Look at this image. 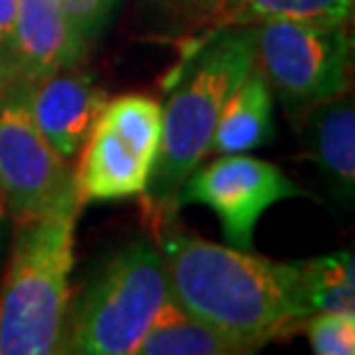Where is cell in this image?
Segmentation results:
<instances>
[{
  "mask_svg": "<svg viewBox=\"0 0 355 355\" xmlns=\"http://www.w3.org/2000/svg\"><path fill=\"white\" fill-rule=\"evenodd\" d=\"M168 293L182 311L243 353L286 337L311 314L300 263H277L178 231H157Z\"/></svg>",
  "mask_w": 355,
  "mask_h": 355,
  "instance_id": "1",
  "label": "cell"
},
{
  "mask_svg": "<svg viewBox=\"0 0 355 355\" xmlns=\"http://www.w3.org/2000/svg\"><path fill=\"white\" fill-rule=\"evenodd\" d=\"M254 67L252 26L219 28L184 49L180 69L162 106V139L141 201L155 233L180 210L178 196L208 155L222 106Z\"/></svg>",
  "mask_w": 355,
  "mask_h": 355,
  "instance_id": "2",
  "label": "cell"
},
{
  "mask_svg": "<svg viewBox=\"0 0 355 355\" xmlns=\"http://www.w3.org/2000/svg\"><path fill=\"white\" fill-rule=\"evenodd\" d=\"M81 205L72 175L46 208L17 222L0 284V355L60 353Z\"/></svg>",
  "mask_w": 355,
  "mask_h": 355,
  "instance_id": "3",
  "label": "cell"
},
{
  "mask_svg": "<svg viewBox=\"0 0 355 355\" xmlns=\"http://www.w3.org/2000/svg\"><path fill=\"white\" fill-rule=\"evenodd\" d=\"M168 295L157 245L134 240L90 282L72 318L67 316L60 353L134 355Z\"/></svg>",
  "mask_w": 355,
  "mask_h": 355,
  "instance_id": "4",
  "label": "cell"
},
{
  "mask_svg": "<svg viewBox=\"0 0 355 355\" xmlns=\"http://www.w3.org/2000/svg\"><path fill=\"white\" fill-rule=\"evenodd\" d=\"M254 67L293 116L349 90L353 44L344 24L275 19L252 26Z\"/></svg>",
  "mask_w": 355,
  "mask_h": 355,
  "instance_id": "5",
  "label": "cell"
},
{
  "mask_svg": "<svg viewBox=\"0 0 355 355\" xmlns=\"http://www.w3.org/2000/svg\"><path fill=\"white\" fill-rule=\"evenodd\" d=\"M162 139V104L148 95L109 99L92 125L74 184L86 201L141 196L150 180Z\"/></svg>",
  "mask_w": 355,
  "mask_h": 355,
  "instance_id": "6",
  "label": "cell"
},
{
  "mask_svg": "<svg viewBox=\"0 0 355 355\" xmlns=\"http://www.w3.org/2000/svg\"><path fill=\"white\" fill-rule=\"evenodd\" d=\"M307 196L279 166L250 155H222L208 166L194 168L184 180L178 203H201L222 222L226 245L252 252L254 231L270 205Z\"/></svg>",
  "mask_w": 355,
  "mask_h": 355,
  "instance_id": "7",
  "label": "cell"
},
{
  "mask_svg": "<svg viewBox=\"0 0 355 355\" xmlns=\"http://www.w3.org/2000/svg\"><path fill=\"white\" fill-rule=\"evenodd\" d=\"M72 173L28 106V86L12 81L0 97V215L14 222L46 208Z\"/></svg>",
  "mask_w": 355,
  "mask_h": 355,
  "instance_id": "8",
  "label": "cell"
},
{
  "mask_svg": "<svg viewBox=\"0 0 355 355\" xmlns=\"http://www.w3.org/2000/svg\"><path fill=\"white\" fill-rule=\"evenodd\" d=\"M106 102V90L72 67L28 86V106L35 123L65 159L81 150Z\"/></svg>",
  "mask_w": 355,
  "mask_h": 355,
  "instance_id": "9",
  "label": "cell"
},
{
  "mask_svg": "<svg viewBox=\"0 0 355 355\" xmlns=\"http://www.w3.org/2000/svg\"><path fill=\"white\" fill-rule=\"evenodd\" d=\"M88 40L58 0H19L14 81L33 86L83 58Z\"/></svg>",
  "mask_w": 355,
  "mask_h": 355,
  "instance_id": "10",
  "label": "cell"
},
{
  "mask_svg": "<svg viewBox=\"0 0 355 355\" xmlns=\"http://www.w3.org/2000/svg\"><path fill=\"white\" fill-rule=\"evenodd\" d=\"M189 33L257 26L275 19H307L349 26L353 0H171Z\"/></svg>",
  "mask_w": 355,
  "mask_h": 355,
  "instance_id": "11",
  "label": "cell"
},
{
  "mask_svg": "<svg viewBox=\"0 0 355 355\" xmlns=\"http://www.w3.org/2000/svg\"><path fill=\"white\" fill-rule=\"evenodd\" d=\"M309 157L321 168L325 182L351 201L355 187V109L351 95H339L300 113Z\"/></svg>",
  "mask_w": 355,
  "mask_h": 355,
  "instance_id": "12",
  "label": "cell"
},
{
  "mask_svg": "<svg viewBox=\"0 0 355 355\" xmlns=\"http://www.w3.org/2000/svg\"><path fill=\"white\" fill-rule=\"evenodd\" d=\"M272 90L257 67L240 81L222 106L208 155H240L268 146L275 139Z\"/></svg>",
  "mask_w": 355,
  "mask_h": 355,
  "instance_id": "13",
  "label": "cell"
},
{
  "mask_svg": "<svg viewBox=\"0 0 355 355\" xmlns=\"http://www.w3.org/2000/svg\"><path fill=\"white\" fill-rule=\"evenodd\" d=\"M243 353L238 344L217 330L196 321L180 309L171 295L141 337L134 355H233Z\"/></svg>",
  "mask_w": 355,
  "mask_h": 355,
  "instance_id": "14",
  "label": "cell"
},
{
  "mask_svg": "<svg viewBox=\"0 0 355 355\" xmlns=\"http://www.w3.org/2000/svg\"><path fill=\"white\" fill-rule=\"evenodd\" d=\"M300 270L311 314L314 311L355 314V275L351 252H335L300 261Z\"/></svg>",
  "mask_w": 355,
  "mask_h": 355,
  "instance_id": "15",
  "label": "cell"
},
{
  "mask_svg": "<svg viewBox=\"0 0 355 355\" xmlns=\"http://www.w3.org/2000/svg\"><path fill=\"white\" fill-rule=\"evenodd\" d=\"M311 351L316 355H353L355 353V314L344 311H314L302 318Z\"/></svg>",
  "mask_w": 355,
  "mask_h": 355,
  "instance_id": "16",
  "label": "cell"
},
{
  "mask_svg": "<svg viewBox=\"0 0 355 355\" xmlns=\"http://www.w3.org/2000/svg\"><path fill=\"white\" fill-rule=\"evenodd\" d=\"M86 40H95L113 17L118 0H58Z\"/></svg>",
  "mask_w": 355,
  "mask_h": 355,
  "instance_id": "17",
  "label": "cell"
},
{
  "mask_svg": "<svg viewBox=\"0 0 355 355\" xmlns=\"http://www.w3.org/2000/svg\"><path fill=\"white\" fill-rule=\"evenodd\" d=\"M19 0H0V60L14 79V37H17Z\"/></svg>",
  "mask_w": 355,
  "mask_h": 355,
  "instance_id": "18",
  "label": "cell"
},
{
  "mask_svg": "<svg viewBox=\"0 0 355 355\" xmlns=\"http://www.w3.org/2000/svg\"><path fill=\"white\" fill-rule=\"evenodd\" d=\"M12 81H14V79H12L10 69H7V67H5V62L0 60V97H3V95H5V90L12 86Z\"/></svg>",
  "mask_w": 355,
  "mask_h": 355,
  "instance_id": "19",
  "label": "cell"
},
{
  "mask_svg": "<svg viewBox=\"0 0 355 355\" xmlns=\"http://www.w3.org/2000/svg\"><path fill=\"white\" fill-rule=\"evenodd\" d=\"M0 245H3V226H0Z\"/></svg>",
  "mask_w": 355,
  "mask_h": 355,
  "instance_id": "20",
  "label": "cell"
}]
</instances>
